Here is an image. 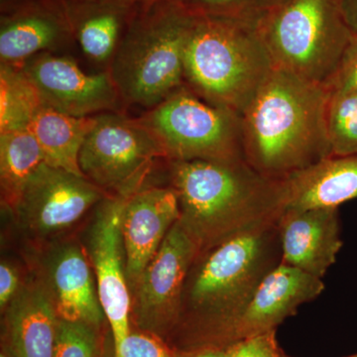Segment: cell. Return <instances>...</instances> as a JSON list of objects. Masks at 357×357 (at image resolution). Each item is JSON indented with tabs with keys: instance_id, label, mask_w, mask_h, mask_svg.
<instances>
[{
	"instance_id": "1",
	"label": "cell",
	"mask_w": 357,
	"mask_h": 357,
	"mask_svg": "<svg viewBox=\"0 0 357 357\" xmlns=\"http://www.w3.org/2000/svg\"><path fill=\"white\" fill-rule=\"evenodd\" d=\"M277 222L231 237L197 256L174 330L182 351L229 344L258 286L282 262Z\"/></svg>"
},
{
	"instance_id": "2",
	"label": "cell",
	"mask_w": 357,
	"mask_h": 357,
	"mask_svg": "<svg viewBox=\"0 0 357 357\" xmlns=\"http://www.w3.org/2000/svg\"><path fill=\"white\" fill-rule=\"evenodd\" d=\"M171 181L178 220L201 252L277 222L285 211L284 181L262 175L245 159L171 160Z\"/></svg>"
},
{
	"instance_id": "3",
	"label": "cell",
	"mask_w": 357,
	"mask_h": 357,
	"mask_svg": "<svg viewBox=\"0 0 357 357\" xmlns=\"http://www.w3.org/2000/svg\"><path fill=\"white\" fill-rule=\"evenodd\" d=\"M330 93L323 84L274 69L241 114L243 156L273 180L331 157Z\"/></svg>"
},
{
	"instance_id": "4",
	"label": "cell",
	"mask_w": 357,
	"mask_h": 357,
	"mask_svg": "<svg viewBox=\"0 0 357 357\" xmlns=\"http://www.w3.org/2000/svg\"><path fill=\"white\" fill-rule=\"evenodd\" d=\"M184 67L185 83L196 95L241 116L274 70L255 25L196 14Z\"/></svg>"
},
{
	"instance_id": "5",
	"label": "cell",
	"mask_w": 357,
	"mask_h": 357,
	"mask_svg": "<svg viewBox=\"0 0 357 357\" xmlns=\"http://www.w3.org/2000/svg\"><path fill=\"white\" fill-rule=\"evenodd\" d=\"M195 14L177 0L138 6L115 51L112 75L128 102L153 107L185 84V47Z\"/></svg>"
},
{
	"instance_id": "6",
	"label": "cell",
	"mask_w": 357,
	"mask_h": 357,
	"mask_svg": "<svg viewBox=\"0 0 357 357\" xmlns=\"http://www.w3.org/2000/svg\"><path fill=\"white\" fill-rule=\"evenodd\" d=\"M255 27L274 69L323 86L354 35L333 0H284Z\"/></svg>"
},
{
	"instance_id": "7",
	"label": "cell",
	"mask_w": 357,
	"mask_h": 357,
	"mask_svg": "<svg viewBox=\"0 0 357 357\" xmlns=\"http://www.w3.org/2000/svg\"><path fill=\"white\" fill-rule=\"evenodd\" d=\"M143 122L169 159H244L241 115L206 102L188 86L156 105Z\"/></svg>"
},
{
	"instance_id": "8",
	"label": "cell",
	"mask_w": 357,
	"mask_h": 357,
	"mask_svg": "<svg viewBox=\"0 0 357 357\" xmlns=\"http://www.w3.org/2000/svg\"><path fill=\"white\" fill-rule=\"evenodd\" d=\"M165 150L144 122L116 114L96 117L79 153L84 177L102 191L128 197L139 191L155 160Z\"/></svg>"
},
{
	"instance_id": "9",
	"label": "cell",
	"mask_w": 357,
	"mask_h": 357,
	"mask_svg": "<svg viewBox=\"0 0 357 357\" xmlns=\"http://www.w3.org/2000/svg\"><path fill=\"white\" fill-rule=\"evenodd\" d=\"M199 252L178 220L134 287V314L142 330L156 335L175 330L185 279Z\"/></svg>"
},
{
	"instance_id": "10",
	"label": "cell",
	"mask_w": 357,
	"mask_h": 357,
	"mask_svg": "<svg viewBox=\"0 0 357 357\" xmlns=\"http://www.w3.org/2000/svg\"><path fill=\"white\" fill-rule=\"evenodd\" d=\"M126 199L114 196L102 202L89 230L88 243L98 298L114 335V357L119 356L130 333L131 300L121 232Z\"/></svg>"
},
{
	"instance_id": "11",
	"label": "cell",
	"mask_w": 357,
	"mask_h": 357,
	"mask_svg": "<svg viewBox=\"0 0 357 357\" xmlns=\"http://www.w3.org/2000/svg\"><path fill=\"white\" fill-rule=\"evenodd\" d=\"M102 198V190L84 176L45 163L25 185L13 211L30 234L51 236L75 225Z\"/></svg>"
},
{
	"instance_id": "12",
	"label": "cell",
	"mask_w": 357,
	"mask_h": 357,
	"mask_svg": "<svg viewBox=\"0 0 357 357\" xmlns=\"http://www.w3.org/2000/svg\"><path fill=\"white\" fill-rule=\"evenodd\" d=\"M22 69L46 105L73 116L112 109L119 95L110 73L86 74L68 58L41 54Z\"/></svg>"
},
{
	"instance_id": "13",
	"label": "cell",
	"mask_w": 357,
	"mask_h": 357,
	"mask_svg": "<svg viewBox=\"0 0 357 357\" xmlns=\"http://www.w3.org/2000/svg\"><path fill=\"white\" fill-rule=\"evenodd\" d=\"M178 218L180 206L172 187L140 189L126 198L121 232L129 285L135 287Z\"/></svg>"
},
{
	"instance_id": "14",
	"label": "cell",
	"mask_w": 357,
	"mask_h": 357,
	"mask_svg": "<svg viewBox=\"0 0 357 357\" xmlns=\"http://www.w3.org/2000/svg\"><path fill=\"white\" fill-rule=\"evenodd\" d=\"M324 290L323 279L281 262L258 286L232 331L229 344L241 338L276 330L302 305L317 299Z\"/></svg>"
},
{
	"instance_id": "15",
	"label": "cell",
	"mask_w": 357,
	"mask_h": 357,
	"mask_svg": "<svg viewBox=\"0 0 357 357\" xmlns=\"http://www.w3.org/2000/svg\"><path fill=\"white\" fill-rule=\"evenodd\" d=\"M277 225L282 262L323 279L342 248L338 208L286 210Z\"/></svg>"
},
{
	"instance_id": "16",
	"label": "cell",
	"mask_w": 357,
	"mask_h": 357,
	"mask_svg": "<svg viewBox=\"0 0 357 357\" xmlns=\"http://www.w3.org/2000/svg\"><path fill=\"white\" fill-rule=\"evenodd\" d=\"M45 287L59 319L96 326L105 318L88 257L76 244L62 246L52 255Z\"/></svg>"
},
{
	"instance_id": "17",
	"label": "cell",
	"mask_w": 357,
	"mask_h": 357,
	"mask_svg": "<svg viewBox=\"0 0 357 357\" xmlns=\"http://www.w3.org/2000/svg\"><path fill=\"white\" fill-rule=\"evenodd\" d=\"M73 32L65 0L30 2L1 17V64L20 65Z\"/></svg>"
},
{
	"instance_id": "18",
	"label": "cell",
	"mask_w": 357,
	"mask_h": 357,
	"mask_svg": "<svg viewBox=\"0 0 357 357\" xmlns=\"http://www.w3.org/2000/svg\"><path fill=\"white\" fill-rule=\"evenodd\" d=\"M3 344L9 357H54L59 319L44 286H25L6 309Z\"/></svg>"
},
{
	"instance_id": "19",
	"label": "cell",
	"mask_w": 357,
	"mask_h": 357,
	"mask_svg": "<svg viewBox=\"0 0 357 357\" xmlns=\"http://www.w3.org/2000/svg\"><path fill=\"white\" fill-rule=\"evenodd\" d=\"M286 210L338 208L357 198V155L331 156L284 180Z\"/></svg>"
},
{
	"instance_id": "20",
	"label": "cell",
	"mask_w": 357,
	"mask_h": 357,
	"mask_svg": "<svg viewBox=\"0 0 357 357\" xmlns=\"http://www.w3.org/2000/svg\"><path fill=\"white\" fill-rule=\"evenodd\" d=\"M65 6L82 49L96 61H105L116 51L122 29L138 7L89 0H65Z\"/></svg>"
},
{
	"instance_id": "21",
	"label": "cell",
	"mask_w": 357,
	"mask_h": 357,
	"mask_svg": "<svg viewBox=\"0 0 357 357\" xmlns=\"http://www.w3.org/2000/svg\"><path fill=\"white\" fill-rule=\"evenodd\" d=\"M95 122L96 117L73 116L44 102L28 129L38 141L46 164L84 176L79 169V153Z\"/></svg>"
},
{
	"instance_id": "22",
	"label": "cell",
	"mask_w": 357,
	"mask_h": 357,
	"mask_svg": "<svg viewBox=\"0 0 357 357\" xmlns=\"http://www.w3.org/2000/svg\"><path fill=\"white\" fill-rule=\"evenodd\" d=\"M46 163L38 141L29 129L0 133L2 204L14 211L25 185Z\"/></svg>"
},
{
	"instance_id": "23",
	"label": "cell",
	"mask_w": 357,
	"mask_h": 357,
	"mask_svg": "<svg viewBox=\"0 0 357 357\" xmlns=\"http://www.w3.org/2000/svg\"><path fill=\"white\" fill-rule=\"evenodd\" d=\"M43 100L20 65L0 67V133L29 128Z\"/></svg>"
},
{
	"instance_id": "24",
	"label": "cell",
	"mask_w": 357,
	"mask_h": 357,
	"mask_svg": "<svg viewBox=\"0 0 357 357\" xmlns=\"http://www.w3.org/2000/svg\"><path fill=\"white\" fill-rule=\"evenodd\" d=\"M326 128L331 156L357 155V89L330 96Z\"/></svg>"
},
{
	"instance_id": "25",
	"label": "cell",
	"mask_w": 357,
	"mask_h": 357,
	"mask_svg": "<svg viewBox=\"0 0 357 357\" xmlns=\"http://www.w3.org/2000/svg\"><path fill=\"white\" fill-rule=\"evenodd\" d=\"M93 328L60 319L54 357H96L98 345Z\"/></svg>"
},
{
	"instance_id": "26",
	"label": "cell",
	"mask_w": 357,
	"mask_h": 357,
	"mask_svg": "<svg viewBox=\"0 0 357 357\" xmlns=\"http://www.w3.org/2000/svg\"><path fill=\"white\" fill-rule=\"evenodd\" d=\"M225 357H284L276 340V330L236 340L225 349Z\"/></svg>"
},
{
	"instance_id": "27",
	"label": "cell",
	"mask_w": 357,
	"mask_h": 357,
	"mask_svg": "<svg viewBox=\"0 0 357 357\" xmlns=\"http://www.w3.org/2000/svg\"><path fill=\"white\" fill-rule=\"evenodd\" d=\"M324 86L330 96L357 89V32L354 33L335 74Z\"/></svg>"
},
{
	"instance_id": "28",
	"label": "cell",
	"mask_w": 357,
	"mask_h": 357,
	"mask_svg": "<svg viewBox=\"0 0 357 357\" xmlns=\"http://www.w3.org/2000/svg\"><path fill=\"white\" fill-rule=\"evenodd\" d=\"M119 357H176L158 335L130 333L122 344Z\"/></svg>"
},
{
	"instance_id": "29",
	"label": "cell",
	"mask_w": 357,
	"mask_h": 357,
	"mask_svg": "<svg viewBox=\"0 0 357 357\" xmlns=\"http://www.w3.org/2000/svg\"><path fill=\"white\" fill-rule=\"evenodd\" d=\"M248 0H191L185 6L196 15L215 16L241 20V11L245 8Z\"/></svg>"
},
{
	"instance_id": "30",
	"label": "cell",
	"mask_w": 357,
	"mask_h": 357,
	"mask_svg": "<svg viewBox=\"0 0 357 357\" xmlns=\"http://www.w3.org/2000/svg\"><path fill=\"white\" fill-rule=\"evenodd\" d=\"M20 290L17 272L10 265L2 262L0 265V307L2 311L10 304Z\"/></svg>"
},
{
	"instance_id": "31",
	"label": "cell",
	"mask_w": 357,
	"mask_h": 357,
	"mask_svg": "<svg viewBox=\"0 0 357 357\" xmlns=\"http://www.w3.org/2000/svg\"><path fill=\"white\" fill-rule=\"evenodd\" d=\"M337 6L352 32H357V0H337Z\"/></svg>"
},
{
	"instance_id": "32",
	"label": "cell",
	"mask_w": 357,
	"mask_h": 357,
	"mask_svg": "<svg viewBox=\"0 0 357 357\" xmlns=\"http://www.w3.org/2000/svg\"><path fill=\"white\" fill-rule=\"evenodd\" d=\"M176 357H225V349L217 347H199V349L181 351Z\"/></svg>"
},
{
	"instance_id": "33",
	"label": "cell",
	"mask_w": 357,
	"mask_h": 357,
	"mask_svg": "<svg viewBox=\"0 0 357 357\" xmlns=\"http://www.w3.org/2000/svg\"><path fill=\"white\" fill-rule=\"evenodd\" d=\"M89 1L102 2V3L123 4V6H139L150 0H89Z\"/></svg>"
},
{
	"instance_id": "34",
	"label": "cell",
	"mask_w": 357,
	"mask_h": 357,
	"mask_svg": "<svg viewBox=\"0 0 357 357\" xmlns=\"http://www.w3.org/2000/svg\"><path fill=\"white\" fill-rule=\"evenodd\" d=\"M177 1H180V2H182V3H187V0H177Z\"/></svg>"
},
{
	"instance_id": "35",
	"label": "cell",
	"mask_w": 357,
	"mask_h": 357,
	"mask_svg": "<svg viewBox=\"0 0 357 357\" xmlns=\"http://www.w3.org/2000/svg\"><path fill=\"white\" fill-rule=\"evenodd\" d=\"M0 357H9V356H7L6 354H1V356H0Z\"/></svg>"
},
{
	"instance_id": "36",
	"label": "cell",
	"mask_w": 357,
	"mask_h": 357,
	"mask_svg": "<svg viewBox=\"0 0 357 357\" xmlns=\"http://www.w3.org/2000/svg\"><path fill=\"white\" fill-rule=\"evenodd\" d=\"M345 357H357V354H352V356H345Z\"/></svg>"
},
{
	"instance_id": "37",
	"label": "cell",
	"mask_w": 357,
	"mask_h": 357,
	"mask_svg": "<svg viewBox=\"0 0 357 357\" xmlns=\"http://www.w3.org/2000/svg\"><path fill=\"white\" fill-rule=\"evenodd\" d=\"M284 357H288V356H284Z\"/></svg>"
}]
</instances>
